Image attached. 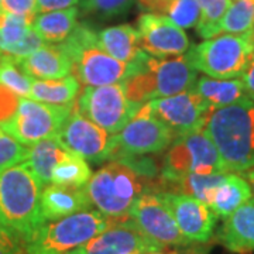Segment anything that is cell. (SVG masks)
<instances>
[{
    "label": "cell",
    "instance_id": "6da1fadb",
    "mask_svg": "<svg viewBox=\"0 0 254 254\" xmlns=\"http://www.w3.org/2000/svg\"><path fill=\"white\" fill-rule=\"evenodd\" d=\"M196 79V69L187 53L174 58H157L140 50L127 65L122 83L128 100L143 106L153 99L192 91Z\"/></svg>",
    "mask_w": 254,
    "mask_h": 254
},
{
    "label": "cell",
    "instance_id": "7a4b0ae2",
    "mask_svg": "<svg viewBox=\"0 0 254 254\" xmlns=\"http://www.w3.org/2000/svg\"><path fill=\"white\" fill-rule=\"evenodd\" d=\"M229 173L254 168V102L213 109L203 127Z\"/></svg>",
    "mask_w": 254,
    "mask_h": 254
},
{
    "label": "cell",
    "instance_id": "3957f363",
    "mask_svg": "<svg viewBox=\"0 0 254 254\" xmlns=\"http://www.w3.org/2000/svg\"><path fill=\"white\" fill-rule=\"evenodd\" d=\"M43 182L26 163L0 171V226L24 242L44 223L40 208Z\"/></svg>",
    "mask_w": 254,
    "mask_h": 254
},
{
    "label": "cell",
    "instance_id": "277c9868",
    "mask_svg": "<svg viewBox=\"0 0 254 254\" xmlns=\"http://www.w3.org/2000/svg\"><path fill=\"white\" fill-rule=\"evenodd\" d=\"M92 206L109 219L127 218L140 195L150 190L151 180L134 173L128 165L113 160L103 165L83 187Z\"/></svg>",
    "mask_w": 254,
    "mask_h": 254
},
{
    "label": "cell",
    "instance_id": "5b68a950",
    "mask_svg": "<svg viewBox=\"0 0 254 254\" xmlns=\"http://www.w3.org/2000/svg\"><path fill=\"white\" fill-rule=\"evenodd\" d=\"M58 46L71 58L76 79L86 86L122 83L126 76V64L106 54L98 46L96 31L85 23L76 24Z\"/></svg>",
    "mask_w": 254,
    "mask_h": 254
},
{
    "label": "cell",
    "instance_id": "8992f818",
    "mask_svg": "<svg viewBox=\"0 0 254 254\" xmlns=\"http://www.w3.org/2000/svg\"><path fill=\"white\" fill-rule=\"evenodd\" d=\"M112 219L99 210H81L66 218L44 222L24 242L27 254H68L109 226Z\"/></svg>",
    "mask_w": 254,
    "mask_h": 254
},
{
    "label": "cell",
    "instance_id": "52a82bcc",
    "mask_svg": "<svg viewBox=\"0 0 254 254\" xmlns=\"http://www.w3.org/2000/svg\"><path fill=\"white\" fill-rule=\"evenodd\" d=\"M196 71L215 79L242 76L254 57V34H219L187 51Z\"/></svg>",
    "mask_w": 254,
    "mask_h": 254
},
{
    "label": "cell",
    "instance_id": "ba28073f",
    "mask_svg": "<svg viewBox=\"0 0 254 254\" xmlns=\"http://www.w3.org/2000/svg\"><path fill=\"white\" fill-rule=\"evenodd\" d=\"M229 173L218 148L205 130L177 136L161 160L160 182H170L188 174Z\"/></svg>",
    "mask_w": 254,
    "mask_h": 254
},
{
    "label": "cell",
    "instance_id": "9c48e42d",
    "mask_svg": "<svg viewBox=\"0 0 254 254\" xmlns=\"http://www.w3.org/2000/svg\"><path fill=\"white\" fill-rule=\"evenodd\" d=\"M175 133L154 116L144 103L119 133L110 137L108 160H120L131 155L158 154L167 150Z\"/></svg>",
    "mask_w": 254,
    "mask_h": 254
},
{
    "label": "cell",
    "instance_id": "30bf717a",
    "mask_svg": "<svg viewBox=\"0 0 254 254\" xmlns=\"http://www.w3.org/2000/svg\"><path fill=\"white\" fill-rule=\"evenodd\" d=\"M73 106L83 118L110 134L119 133L141 108L128 100L123 83L86 86Z\"/></svg>",
    "mask_w": 254,
    "mask_h": 254
},
{
    "label": "cell",
    "instance_id": "8fae6325",
    "mask_svg": "<svg viewBox=\"0 0 254 254\" xmlns=\"http://www.w3.org/2000/svg\"><path fill=\"white\" fill-rule=\"evenodd\" d=\"M72 109L73 106H57L23 98L18 100L17 110L13 118L1 125L0 128L18 143L33 145L57 136Z\"/></svg>",
    "mask_w": 254,
    "mask_h": 254
},
{
    "label": "cell",
    "instance_id": "7c38bea8",
    "mask_svg": "<svg viewBox=\"0 0 254 254\" xmlns=\"http://www.w3.org/2000/svg\"><path fill=\"white\" fill-rule=\"evenodd\" d=\"M137 227L160 247H182L190 242L181 233L173 213L158 192L147 190L138 196L128 213Z\"/></svg>",
    "mask_w": 254,
    "mask_h": 254
},
{
    "label": "cell",
    "instance_id": "4fadbf2b",
    "mask_svg": "<svg viewBox=\"0 0 254 254\" xmlns=\"http://www.w3.org/2000/svg\"><path fill=\"white\" fill-rule=\"evenodd\" d=\"M151 112L168 126L175 136L203 130L212 108L193 91L147 102Z\"/></svg>",
    "mask_w": 254,
    "mask_h": 254
},
{
    "label": "cell",
    "instance_id": "5bb4252c",
    "mask_svg": "<svg viewBox=\"0 0 254 254\" xmlns=\"http://www.w3.org/2000/svg\"><path fill=\"white\" fill-rule=\"evenodd\" d=\"M161 247L137 227L130 216L112 219L110 225L68 254H147Z\"/></svg>",
    "mask_w": 254,
    "mask_h": 254
},
{
    "label": "cell",
    "instance_id": "9a60e30c",
    "mask_svg": "<svg viewBox=\"0 0 254 254\" xmlns=\"http://www.w3.org/2000/svg\"><path fill=\"white\" fill-rule=\"evenodd\" d=\"M75 105V103H73ZM55 138L65 150L91 163L108 161L110 137L103 128L83 118L73 106Z\"/></svg>",
    "mask_w": 254,
    "mask_h": 254
},
{
    "label": "cell",
    "instance_id": "2e32d148",
    "mask_svg": "<svg viewBox=\"0 0 254 254\" xmlns=\"http://www.w3.org/2000/svg\"><path fill=\"white\" fill-rule=\"evenodd\" d=\"M136 28L140 50L153 57H177L190 50L188 36L168 17L154 13H143L137 18Z\"/></svg>",
    "mask_w": 254,
    "mask_h": 254
},
{
    "label": "cell",
    "instance_id": "e0dca14e",
    "mask_svg": "<svg viewBox=\"0 0 254 254\" xmlns=\"http://www.w3.org/2000/svg\"><path fill=\"white\" fill-rule=\"evenodd\" d=\"M173 213L181 233L190 243H206L213 235L218 216L206 203L190 195L158 192Z\"/></svg>",
    "mask_w": 254,
    "mask_h": 254
},
{
    "label": "cell",
    "instance_id": "ac0fdd59",
    "mask_svg": "<svg viewBox=\"0 0 254 254\" xmlns=\"http://www.w3.org/2000/svg\"><path fill=\"white\" fill-rule=\"evenodd\" d=\"M41 216L44 222L66 218L81 210L92 208V203L83 188L47 184L40 198Z\"/></svg>",
    "mask_w": 254,
    "mask_h": 254
},
{
    "label": "cell",
    "instance_id": "d6986e66",
    "mask_svg": "<svg viewBox=\"0 0 254 254\" xmlns=\"http://www.w3.org/2000/svg\"><path fill=\"white\" fill-rule=\"evenodd\" d=\"M219 242L229 252L250 254L254 252V199L246 202L223 222Z\"/></svg>",
    "mask_w": 254,
    "mask_h": 254
},
{
    "label": "cell",
    "instance_id": "ffe728a7",
    "mask_svg": "<svg viewBox=\"0 0 254 254\" xmlns=\"http://www.w3.org/2000/svg\"><path fill=\"white\" fill-rule=\"evenodd\" d=\"M20 68L34 79H60L72 72V61L60 46L44 44L23 58Z\"/></svg>",
    "mask_w": 254,
    "mask_h": 254
},
{
    "label": "cell",
    "instance_id": "44dd1931",
    "mask_svg": "<svg viewBox=\"0 0 254 254\" xmlns=\"http://www.w3.org/2000/svg\"><path fill=\"white\" fill-rule=\"evenodd\" d=\"M192 91L198 93L212 109H219L249 100L242 79H215L200 76Z\"/></svg>",
    "mask_w": 254,
    "mask_h": 254
},
{
    "label": "cell",
    "instance_id": "7402d4cb",
    "mask_svg": "<svg viewBox=\"0 0 254 254\" xmlns=\"http://www.w3.org/2000/svg\"><path fill=\"white\" fill-rule=\"evenodd\" d=\"M252 198V188L245 177L229 173L222 185L215 190L208 206L213 210V213L218 218L226 219Z\"/></svg>",
    "mask_w": 254,
    "mask_h": 254
},
{
    "label": "cell",
    "instance_id": "603a6c76",
    "mask_svg": "<svg viewBox=\"0 0 254 254\" xmlns=\"http://www.w3.org/2000/svg\"><path fill=\"white\" fill-rule=\"evenodd\" d=\"M98 46L110 57L128 64L140 51L138 31L130 24H119L96 33Z\"/></svg>",
    "mask_w": 254,
    "mask_h": 254
},
{
    "label": "cell",
    "instance_id": "cb8c5ba5",
    "mask_svg": "<svg viewBox=\"0 0 254 254\" xmlns=\"http://www.w3.org/2000/svg\"><path fill=\"white\" fill-rule=\"evenodd\" d=\"M81 91L76 76H64L60 79H34L31 82L30 99L57 106H73Z\"/></svg>",
    "mask_w": 254,
    "mask_h": 254
},
{
    "label": "cell",
    "instance_id": "d4e9b609",
    "mask_svg": "<svg viewBox=\"0 0 254 254\" xmlns=\"http://www.w3.org/2000/svg\"><path fill=\"white\" fill-rule=\"evenodd\" d=\"M78 14L76 7L41 13L33 20V28L46 43H63L76 27Z\"/></svg>",
    "mask_w": 254,
    "mask_h": 254
},
{
    "label": "cell",
    "instance_id": "484cf974",
    "mask_svg": "<svg viewBox=\"0 0 254 254\" xmlns=\"http://www.w3.org/2000/svg\"><path fill=\"white\" fill-rule=\"evenodd\" d=\"M145 13L168 17L181 28H192L198 24L200 9L196 0H138Z\"/></svg>",
    "mask_w": 254,
    "mask_h": 254
},
{
    "label": "cell",
    "instance_id": "4316f807",
    "mask_svg": "<svg viewBox=\"0 0 254 254\" xmlns=\"http://www.w3.org/2000/svg\"><path fill=\"white\" fill-rule=\"evenodd\" d=\"M66 153L68 150H65L55 137L46 138L28 147L27 158L24 163L36 174L37 178L47 185L51 182L55 165L63 160Z\"/></svg>",
    "mask_w": 254,
    "mask_h": 254
},
{
    "label": "cell",
    "instance_id": "83f0119b",
    "mask_svg": "<svg viewBox=\"0 0 254 254\" xmlns=\"http://www.w3.org/2000/svg\"><path fill=\"white\" fill-rule=\"evenodd\" d=\"M91 177L92 171L88 161L81 155L68 151L63 160L55 165L51 182L64 187L83 188Z\"/></svg>",
    "mask_w": 254,
    "mask_h": 254
},
{
    "label": "cell",
    "instance_id": "f1b7e54d",
    "mask_svg": "<svg viewBox=\"0 0 254 254\" xmlns=\"http://www.w3.org/2000/svg\"><path fill=\"white\" fill-rule=\"evenodd\" d=\"M219 34H254V0H235L218 27Z\"/></svg>",
    "mask_w": 254,
    "mask_h": 254
},
{
    "label": "cell",
    "instance_id": "f546056e",
    "mask_svg": "<svg viewBox=\"0 0 254 254\" xmlns=\"http://www.w3.org/2000/svg\"><path fill=\"white\" fill-rule=\"evenodd\" d=\"M33 78L20 68L18 63L10 55L0 53V85L23 98H30Z\"/></svg>",
    "mask_w": 254,
    "mask_h": 254
},
{
    "label": "cell",
    "instance_id": "4dcf8cb0",
    "mask_svg": "<svg viewBox=\"0 0 254 254\" xmlns=\"http://www.w3.org/2000/svg\"><path fill=\"white\" fill-rule=\"evenodd\" d=\"M200 9V18L196 24V31L202 38L208 40L219 36L218 27L232 0H196Z\"/></svg>",
    "mask_w": 254,
    "mask_h": 254
},
{
    "label": "cell",
    "instance_id": "1f68e13d",
    "mask_svg": "<svg viewBox=\"0 0 254 254\" xmlns=\"http://www.w3.org/2000/svg\"><path fill=\"white\" fill-rule=\"evenodd\" d=\"M33 20L21 16L4 14V18L0 24V53L9 54V51L23 40L31 28Z\"/></svg>",
    "mask_w": 254,
    "mask_h": 254
},
{
    "label": "cell",
    "instance_id": "d6a6232c",
    "mask_svg": "<svg viewBox=\"0 0 254 254\" xmlns=\"http://www.w3.org/2000/svg\"><path fill=\"white\" fill-rule=\"evenodd\" d=\"M136 0H82L83 14H92L102 20L125 16Z\"/></svg>",
    "mask_w": 254,
    "mask_h": 254
},
{
    "label": "cell",
    "instance_id": "836d02e7",
    "mask_svg": "<svg viewBox=\"0 0 254 254\" xmlns=\"http://www.w3.org/2000/svg\"><path fill=\"white\" fill-rule=\"evenodd\" d=\"M27 151L28 148L0 128V171L11 165L24 163Z\"/></svg>",
    "mask_w": 254,
    "mask_h": 254
},
{
    "label": "cell",
    "instance_id": "e575fe53",
    "mask_svg": "<svg viewBox=\"0 0 254 254\" xmlns=\"http://www.w3.org/2000/svg\"><path fill=\"white\" fill-rule=\"evenodd\" d=\"M44 44H47V43L37 34V31L33 28V24H31V28L28 30L27 34L23 37V40L13 47L9 51V54L6 55L13 57L17 63H20L23 58H26L30 54H33L36 50H38L40 47H43Z\"/></svg>",
    "mask_w": 254,
    "mask_h": 254
},
{
    "label": "cell",
    "instance_id": "d590c367",
    "mask_svg": "<svg viewBox=\"0 0 254 254\" xmlns=\"http://www.w3.org/2000/svg\"><path fill=\"white\" fill-rule=\"evenodd\" d=\"M0 10L13 14L34 20L37 16L36 0H0Z\"/></svg>",
    "mask_w": 254,
    "mask_h": 254
},
{
    "label": "cell",
    "instance_id": "8d00e7d4",
    "mask_svg": "<svg viewBox=\"0 0 254 254\" xmlns=\"http://www.w3.org/2000/svg\"><path fill=\"white\" fill-rule=\"evenodd\" d=\"M0 254H27L24 240L0 226Z\"/></svg>",
    "mask_w": 254,
    "mask_h": 254
},
{
    "label": "cell",
    "instance_id": "74e56055",
    "mask_svg": "<svg viewBox=\"0 0 254 254\" xmlns=\"http://www.w3.org/2000/svg\"><path fill=\"white\" fill-rule=\"evenodd\" d=\"M18 106L16 93L7 89L6 86L0 85V126L4 125L13 118Z\"/></svg>",
    "mask_w": 254,
    "mask_h": 254
},
{
    "label": "cell",
    "instance_id": "f35d334b",
    "mask_svg": "<svg viewBox=\"0 0 254 254\" xmlns=\"http://www.w3.org/2000/svg\"><path fill=\"white\" fill-rule=\"evenodd\" d=\"M79 0H36V11L40 13H48L55 10H64L73 7L78 4Z\"/></svg>",
    "mask_w": 254,
    "mask_h": 254
},
{
    "label": "cell",
    "instance_id": "ab89813d",
    "mask_svg": "<svg viewBox=\"0 0 254 254\" xmlns=\"http://www.w3.org/2000/svg\"><path fill=\"white\" fill-rule=\"evenodd\" d=\"M242 82L245 85L246 93H247L249 99L254 102V57L250 65H249V68L246 69V72L242 75Z\"/></svg>",
    "mask_w": 254,
    "mask_h": 254
},
{
    "label": "cell",
    "instance_id": "60d3db41",
    "mask_svg": "<svg viewBox=\"0 0 254 254\" xmlns=\"http://www.w3.org/2000/svg\"><path fill=\"white\" fill-rule=\"evenodd\" d=\"M245 175V178L249 182V185H250V188H252V193H253V199H254V168H250V170H247L245 173H242Z\"/></svg>",
    "mask_w": 254,
    "mask_h": 254
},
{
    "label": "cell",
    "instance_id": "b9f144b4",
    "mask_svg": "<svg viewBox=\"0 0 254 254\" xmlns=\"http://www.w3.org/2000/svg\"><path fill=\"white\" fill-rule=\"evenodd\" d=\"M147 254H164L163 252H160V250H155V252H150V253Z\"/></svg>",
    "mask_w": 254,
    "mask_h": 254
},
{
    "label": "cell",
    "instance_id": "7bdbcfd3",
    "mask_svg": "<svg viewBox=\"0 0 254 254\" xmlns=\"http://www.w3.org/2000/svg\"><path fill=\"white\" fill-rule=\"evenodd\" d=\"M127 254H138V253H127Z\"/></svg>",
    "mask_w": 254,
    "mask_h": 254
}]
</instances>
